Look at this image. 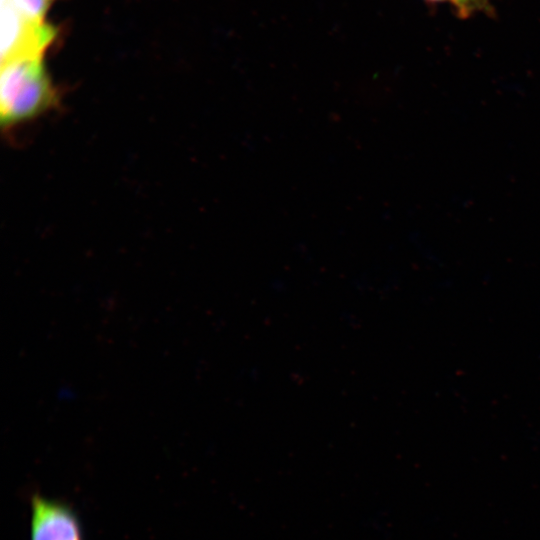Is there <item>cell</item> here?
Here are the masks:
<instances>
[{
    "label": "cell",
    "instance_id": "cell-4",
    "mask_svg": "<svg viewBox=\"0 0 540 540\" xmlns=\"http://www.w3.org/2000/svg\"><path fill=\"white\" fill-rule=\"evenodd\" d=\"M1 2L9 4L32 21L45 22V16L53 0H1Z\"/></svg>",
    "mask_w": 540,
    "mask_h": 540
},
{
    "label": "cell",
    "instance_id": "cell-6",
    "mask_svg": "<svg viewBox=\"0 0 540 540\" xmlns=\"http://www.w3.org/2000/svg\"><path fill=\"white\" fill-rule=\"evenodd\" d=\"M427 2H431V3H437V2H443L445 0H425Z\"/></svg>",
    "mask_w": 540,
    "mask_h": 540
},
{
    "label": "cell",
    "instance_id": "cell-2",
    "mask_svg": "<svg viewBox=\"0 0 540 540\" xmlns=\"http://www.w3.org/2000/svg\"><path fill=\"white\" fill-rule=\"evenodd\" d=\"M55 29L32 21L7 3L1 2V63L42 59L53 42Z\"/></svg>",
    "mask_w": 540,
    "mask_h": 540
},
{
    "label": "cell",
    "instance_id": "cell-3",
    "mask_svg": "<svg viewBox=\"0 0 540 540\" xmlns=\"http://www.w3.org/2000/svg\"><path fill=\"white\" fill-rule=\"evenodd\" d=\"M30 540H83L79 518L66 503L34 494Z\"/></svg>",
    "mask_w": 540,
    "mask_h": 540
},
{
    "label": "cell",
    "instance_id": "cell-1",
    "mask_svg": "<svg viewBox=\"0 0 540 540\" xmlns=\"http://www.w3.org/2000/svg\"><path fill=\"white\" fill-rule=\"evenodd\" d=\"M1 123L11 125L40 114L55 101L42 59L1 65Z\"/></svg>",
    "mask_w": 540,
    "mask_h": 540
},
{
    "label": "cell",
    "instance_id": "cell-5",
    "mask_svg": "<svg viewBox=\"0 0 540 540\" xmlns=\"http://www.w3.org/2000/svg\"><path fill=\"white\" fill-rule=\"evenodd\" d=\"M457 14L463 18L474 13L487 11L489 0H450Z\"/></svg>",
    "mask_w": 540,
    "mask_h": 540
}]
</instances>
